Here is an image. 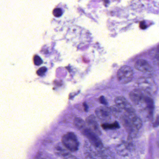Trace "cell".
<instances>
[{
	"instance_id": "obj_13",
	"label": "cell",
	"mask_w": 159,
	"mask_h": 159,
	"mask_svg": "<svg viewBox=\"0 0 159 159\" xmlns=\"http://www.w3.org/2000/svg\"><path fill=\"white\" fill-rule=\"evenodd\" d=\"M62 14V11L60 8H56L54 10L53 15L55 17H60Z\"/></svg>"
},
{
	"instance_id": "obj_15",
	"label": "cell",
	"mask_w": 159,
	"mask_h": 159,
	"mask_svg": "<svg viewBox=\"0 0 159 159\" xmlns=\"http://www.w3.org/2000/svg\"><path fill=\"white\" fill-rule=\"evenodd\" d=\"M155 61L157 65L159 66V44L157 46L156 49V53L155 55Z\"/></svg>"
},
{
	"instance_id": "obj_7",
	"label": "cell",
	"mask_w": 159,
	"mask_h": 159,
	"mask_svg": "<svg viewBox=\"0 0 159 159\" xmlns=\"http://www.w3.org/2000/svg\"><path fill=\"white\" fill-rule=\"evenodd\" d=\"M135 67L136 70L144 73H149L153 71V68L147 61L139 60L136 62Z\"/></svg>"
},
{
	"instance_id": "obj_1",
	"label": "cell",
	"mask_w": 159,
	"mask_h": 159,
	"mask_svg": "<svg viewBox=\"0 0 159 159\" xmlns=\"http://www.w3.org/2000/svg\"><path fill=\"white\" fill-rule=\"evenodd\" d=\"M136 85L139 89L145 91L150 95L157 91V86L153 78L148 77H141L137 80Z\"/></svg>"
},
{
	"instance_id": "obj_17",
	"label": "cell",
	"mask_w": 159,
	"mask_h": 159,
	"mask_svg": "<svg viewBox=\"0 0 159 159\" xmlns=\"http://www.w3.org/2000/svg\"><path fill=\"white\" fill-rule=\"evenodd\" d=\"M140 28L142 29H145L146 28L145 23H143V22H140Z\"/></svg>"
},
{
	"instance_id": "obj_18",
	"label": "cell",
	"mask_w": 159,
	"mask_h": 159,
	"mask_svg": "<svg viewBox=\"0 0 159 159\" xmlns=\"http://www.w3.org/2000/svg\"><path fill=\"white\" fill-rule=\"evenodd\" d=\"M158 144L159 146V138H158Z\"/></svg>"
},
{
	"instance_id": "obj_14",
	"label": "cell",
	"mask_w": 159,
	"mask_h": 159,
	"mask_svg": "<svg viewBox=\"0 0 159 159\" xmlns=\"http://www.w3.org/2000/svg\"><path fill=\"white\" fill-rule=\"evenodd\" d=\"M47 70V69L46 67H41V68L39 69V70H38L37 73L38 75L40 76H42L44 75L45 74Z\"/></svg>"
},
{
	"instance_id": "obj_11",
	"label": "cell",
	"mask_w": 159,
	"mask_h": 159,
	"mask_svg": "<svg viewBox=\"0 0 159 159\" xmlns=\"http://www.w3.org/2000/svg\"><path fill=\"white\" fill-rule=\"evenodd\" d=\"M101 126L104 129H114L120 127L119 124L117 122H115L112 124H103Z\"/></svg>"
},
{
	"instance_id": "obj_16",
	"label": "cell",
	"mask_w": 159,
	"mask_h": 159,
	"mask_svg": "<svg viewBox=\"0 0 159 159\" xmlns=\"http://www.w3.org/2000/svg\"><path fill=\"white\" fill-rule=\"evenodd\" d=\"M100 101L101 102V104H107V102L106 101V99L104 98L103 96H101V97L100 99Z\"/></svg>"
},
{
	"instance_id": "obj_4",
	"label": "cell",
	"mask_w": 159,
	"mask_h": 159,
	"mask_svg": "<svg viewBox=\"0 0 159 159\" xmlns=\"http://www.w3.org/2000/svg\"><path fill=\"white\" fill-rule=\"evenodd\" d=\"M148 95V94L141 90L135 89L129 93V97L134 104L140 105L143 104H145V99Z\"/></svg>"
},
{
	"instance_id": "obj_10",
	"label": "cell",
	"mask_w": 159,
	"mask_h": 159,
	"mask_svg": "<svg viewBox=\"0 0 159 159\" xmlns=\"http://www.w3.org/2000/svg\"><path fill=\"white\" fill-rule=\"evenodd\" d=\"M74 124L75 126L79 129H84L85 126L84 122L80 118H76L75 119Z\"/></svg>"
},
{
	"instance_id": "obj_6",
	"label": "cell",
	"mask_w": 159,
	"mask_h": 159,
	"mask_svg": "<svg viewBox=\"0 0 159 159\" xmlns=\"http://www.w3.org/2000/svg\"><path fill=\"white\" fill-rule=\"evenodd\" d=\"M84 135L88 139L92 144L96 147H100L102 145V142L99 138L97 135V134L88 128H85L83 131Z\"/></svg>"
},
{
	"instance_id": "obj_3",
	"label": "cell",
	"mask_w": 159,
	"mask_h": 159,
	"mask_svg": "<svg viewBox=\"0 0 159 159\" xmlns=\"http://www.w3.org/2000/svg\"><path fill=\"white\" fill-rule=\"evenodd\" d=\"M117 79L120 83L126 84L132 81L134 77V72L130 66H122L117 74Z\"/></svg>"
},
{
	"instance_id": "obj_5",
	"label": "cell",
	"mask_w": 159,
	"mask_h": 159,
	"mask_svg": "<svg viewBox=\"0 0 159 159\" xmlns=\"http://www.w3.org/2000/svg\"><path fill=\"white\" fill-rule=\"evenodd\" d=\"M115 103L118 108L124 110L127 115L135 113V110L128 101L122 96H118L115 99Z\"/></svg>"
},
{
	"instance_id": "obj_2",
	"label": "cell",
	"mask_w": 159,
	"mask_h": 159,
	"mask_svg": "<svg viewBox=\"0 0 159 159\" xmlns=\"http://www.w3.org/2000/svg\"><path fill=\"white\" fill-rule=\"evenodd\" d=\"M62 140L64 146L70 151L75 152L78 149L79 143L74 133H67L63 136Z\"/></svg>"
},
{
	"instance_id": "obj_9",
	"label": "cell",
	"mask_w": 159,
	"mask_h": 159,
	"mask_svg": "<svg viewBox=\"0 0 159 159\" xmlns=\"http://www.w3.org/2000/svg\"><path fill=\"white\" fill-rule=\"evenodd\" d=\"M88 123L90 126H91V128H93V132L96 133V134H98L100 133L99 129L97 123V122L94 117H89L88 119Z\"/></svg>"
},
{
	"instance_id": "obj_12",
	"label": "cell",
	"mask_w": 159,
	"mask_h": 159,
	"mask_svg": "<svg viewBox=\"0 0 159 159\" xmlns=\"http://www.w3.org/2000/svg\"><path fill=\"white\" fill-rule=\"evenodd\" d=\"M42 62H43V61H42V60L39 56H38V55H35L34 56V63L35 65L39 66V65H41Z\"/></svg>"
},
{
	"instance_id": "obj_8",
	"label": "cell",
	"mask_w": 159,
	"mask_h": 159,
	"mask_svg": "<svg viewBox=\"0 0 159 159\" xmlns=\"http://www.w3.org/2000/svg\"><path fill=\"white\" fill-rule=\"evenodd\" d=\"M96 113L99 117L102 119H104L110 117V111L105 107H100L98 108L96 111Z\"/></svg>"
}]
</instances>
